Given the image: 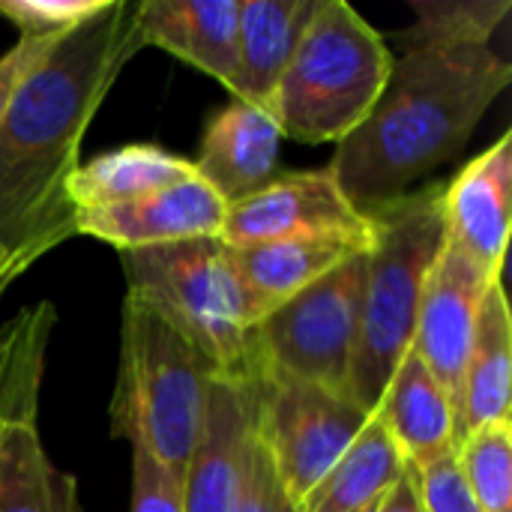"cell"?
I'll list each match as a JSON object with an SVG mask.
<instances>
[{
	"label": "cell",
	"instance_id": "ba28073f",
	"mask_svg": "<svg viewBox=\"0 0 512 512\" xmlns=\"http://www.w3.org/2000/svg\"><path fill=\"white\" fill-rule=\"evenodd\" d=\"M372 414L345 393L264 375L255 384V432L267 447L288 504L300 507L360 438Z\"/></svg>",
	"mask_w": 512,
	"mask_h": 512
},
{
	"label": "cell",
	"instance_id": "603a6c76",
	"mask_svg": "<svg viewBox=\"0 0 512 512\" xmlns=\"http://www.w3.org/2000/svg\"><path fill=\"white\" fill-rule=\"evenodd\" d=\"M57 312L51 303H36L0 324V423L36 414L45 351Z\"/></svg>",
	"mask_w": 512,
	"mask_h": 512
},
{
	"label": "cell",
	"instance_id": "f1b7e54d",
	"mask_svg": "<svg viewBox=\"0 0 512 512\" xmlns=\"http://www.w3.org/2000/svg\"><path fill=\"white\" fill-rule=\"evenodd\" d=\"M237 512H285V492L279 486L273 459L261 444L258 432H252Z\"/></svg>",
	"mask_w": 512,
	"mask_h": 512
},
{
	"label": "cell",
	"instance_id": "83f0119b",
	"mask_svg": "<svg viewBox=\"0 0 512 512\" xmlns=\"http://www.w3.org/2000/svg\"><path fill=\"white\" fill-rule=\"evenodd\" d=\"M132 512H183V480L132 450Z\"/></svg>",
	"mask_w": 512,
	"mask_h": 512
},
{
	"label": "cell",
	"instance_id": "4fadbf2b",
	"mask_svg": "<svg viewBox=\"0 0 512 512\" xmlns=\"http://www.w3.org/2000/svg\"><path fill=\"white\" fill-rule=\"evenodd\" d=\"M255 432V384L213 378L207 417L183 474V512H237Z\"/></svg>",
	"mask_w": 512,
	"mask_h": 512
},
{
	"label": "cell",
	"instance_id": "7a4b0ae2",
	"mask_svg": "<svg viewBox=\"0 0 512 512\" xmlns=\"http://www.w3.org/2000/svg\"><path fill=\"white\" fill-rule=\"evenodd\" d=\"M510 81L512 66L492 48H411L327 168L360 213L396 201L465 147Z\"/></svg>",
	"mask_w": 512,
	"mask_h": 512
},
{
	"label": "cell",
	"instance_id": "9a60e30c",
	"mask_svg": "<svg viewBox=\"0 0 512 512\" xmlns=\"http://www.w3.org/2000/svg\"><path fill=\"white\" fill-rule=\"evenodd\" d=\"M240 0H144L135 9L144 48H162L237 93Z\"/></svg>",
	"mask_w": 512,
	"mask_h": 512
},
{
	"label": "cell",
	"instance_id": "5b68a950",
	"mask_svg": "<svg viewBox=\"0 0 512 512\" xmlns=\"http://www.w3.org/2000/svg\"><path fill=\"white\" fill-rule=\"evenodd\" d=\"M213 372L204 357L150 306L123 300L120 369L111 432L183 480L198 447Z\"/></svg>",
	"mask_w": 512,
	"mask_h": 512
},
{
	"label": "cell",
	"instance_id": "1f68e13d",
	"mask_svg": "<svg viewBox=\"0 0 512 512\" xmlns=\"http://www.w3.org/2000/svg\"><path fill=\"white\" fill-rule=\"evenodd\" d=\"M12 282H15V279H12V276H9V273H6V270L0 267V297L6 294V288H9Z\"/></svg>",
	"mask_w": 512,
	"mask_h": 512
},
{
	"label": "cell",
	"instance_id": "44dd1931",
	"mask_svg": "<svg viewBox=\"0 0 512 512\" xmlns=\"http://www.w3.org/2000/svg\"><path fill=\"white\" fill-rule=\"evenodd\" d=\"M0 512H81L75 480L42 447L36 414L0 423Z\"/></svg>",
	"mask_w": 512,
	"mask_h": 512
},
{
	"label": "cell",
	"instance_id": "d4e9b609",
	"mask_svg": "<svg viewBox=\"0 0 512 512\" xmlns=\"http://www.w3.org/2000/svg\"><path fill=\"white\" fill-rule=\"evenodd\" d=\"M462 480L483 512H512V420L465 435L456 447Z\"/></svg>",
	"mask_w": 512,
	"mask_h": 512
},
{
	"label": "cell",
	"instance_id": "8fae6325",
	"mask_svg": "<svg viewBox=\"0 0 512 512\" xmlns=\"http://www.w3.org/2000/svg\"><path fill=\"white\" fill-rule=\"evenodd\" d=\"M225 213L228 204L198 174H192L189 180H180L129 204L78 210L75 234L102 240L117 252H132L219 237Z\"/></svg>",
	"mask_w": 512,
	"mask_h": 512
},
{
	"label": "cell",
	"instance_id": "484cf974",
	"mask_svg": "<svg viewBox=\"0 0 512 512\" xmlns=\"http://www.w3.org/2000/svg\"><path fill=\"white\" fill-rule=\"evenodd\" d=\"M111 0H0V15L18 27V36L63 39L93 21Z\"/></svg>",
	"mask_w": 512,
	"mask_h": 512
},
{
	"label": "cell",
	"instance_id": "3957f363",
	"mask_svg": "<svg viewBox=\"0 0 512 512\" xmlns=\"http://www.w3.org/2000/svg\"><path fill=\"white\" fill-rule=\"evenodd\" d=\"M444 183L408 192L369 210L375 237L366 252L360 333L348 375V399L375 414L381 393L411 351L420 297L444 249Z\"/></svg>",
	"mask_w": 512,
	"mask_h": 512
},
{
	"label": "cell",
	"instance_id": "4dcf8cb0",
	"mask_svg": "<svg viewBox=\"0 0 512 512\" xmlns=\"http://www.w3.org/2000/svg\"><path fill=\"white\" fill-rule=\"evenodd\" d=\"M372 512H426L423 510V498H420V483H417V471L408 468L402 474V480L384 495V501Z\"/></svg>",
	"mask_w": 512,
	"mask_h": 512
},
{
	"label": "cell",
	"instance_id": "7c38bea8",
	"mask_svg": "<svg viewBox=\"0 0 512 512\" xmlns=\"http://www.w3.org/2000/svg\"><path fill=\"white\" fill-rule=\"evenodd\" d=\"M447 243L462 249L489 276L501 279L512 225V135L504 132L444 183Z\"/></svg>",
	"mask_w": 512,
	"mask_h": 512
},
{
	"label": "cell",
	"instance_id": "52a82bcc",
	"mask_svg": "<svg viewBox=\"0 0 512 512\" xmlns=\"http://www.w3.org/2000/svg\"><path fill=\"white\" fill-rule=\"evenodd\" d=\"M363 282L366 255L342 264L261 318L255 327L261 378H297L348 396Z\"/></svg>",
	"mask_w": 512,
	"mask_h": 512
},
{
	"label": "cell",
	"instance_id": "cb8c5ba5",
	"mask_svg": "<svg viewBox=\"0 0 512 512\" xmlns=\"http://www.w3.org/2000/svg\"><path fill=\"white\" fill-rule=\"evenodd\" d=\"M411 48H489L512 12L510 0H414Z\"/></svg>",
	"mask_w": 512,
	"mask_h": 512
},
{
	"label": "cell",
	"instance_id": "7402d4cb",
	"mask_svg": "<svg viewBox=\"0 0 512 512\" xmlns=\"http://www.w3.org/2000/svg\"><path fill=\"white\" fill-rule=\"evenodd\" d=\"M408 471L399 447L378 414L366 423L348 453L297 507L300 512H372Z\"/></svg>",
	"mask_w": 512,
	"mask_h": 512
},
{
	"label": "cell",
	"instance_id": "d6986e66",
	"mask_svg": "<svg viewBox=\"0 0 512 512\" xmlns=\"http://www.w3.org/2000/svg\"><path fill=\"white\" fill-rule=\"evenodd\" d=\"M512 315L504 282H492L474 327V342L462 378V408H459V435H465L512 420Z\"/></svg>",
	"mask_w": 512,
	"mask_h": 512
},
{
	"label": "cell",
	"instance_id": "ffe728a7",
	"mask_svg": "<svg viewBox=\"0 0 512 512\" xmlns=\"http://www.w3.org/2000/svg\"><path fill=\"white\" fill-rule=\"evenodd\" d=\"M192 162L156 144H126L78 165L66 183V195L78 210L114 207L189 180Z\"/></svg>",
	"mask_w": 512,
	"mask_h": 512
},
{
	"label": "cell",
	"instance_id": "d6a6232c",
	"mask_svg": "<svg viewBox=\"0 0 512 512\" xmlns=\"http://www.w3.org/2000/svg\"><path fill=\"white\" fill-rule=\"evenodd\" d=\"M285 512H300L294 504H288V498H285Z\"/></svg>",
	"mask_w": 512,
	"mask_h": 512
},
{
	"label": "cell",
	"instance_id": "277c9868",
	"mask_svg": "<svg viewBox=\"0 0 512 512\" xmlns=\"http://www.w3.org/2000/svg\"><path fill=\"white\" fill-rule=\"evenodd\" d=\"M126 297L162 315L210 366L213 378L258 384V318L219 237L120 252Z\"/></svg>",
	"mask_w": 512,
	"mask_h": 512
},
{
	"label": "cell",
	"instance_id": "9c48e42d",
	"mask_svg": "<svg viewBox=\"0 0 512 512\" xmlns=\"http://www.w3.org/2000/svg\"><path fill=\"white\" fill-rule=\"evenodd\" d=\"M372 219L360 213L339 189L330 168L276 174L249 198L228 204L219 240L228 249H246L300 237H330L366 231Z\"/></svg>",
	"mask_w": 512,
	"mask_h": 512
},
{
	"label": "cell",
	"instance_id": "5bb4252c",
	"mask_svg": "<svg viewBox=\"0 0 512 512\" xmlns=\"http://www.w3.org/2000/svg\"><path fill=\"white\" fill-rule=\"evenodd\" d=\"M282 138L270 108L231 99L207 123L192 168L225 204H237L276 177Z\"/></svg>",
	"mask_w": 512,
	"mask_h": 512
},
{
	"label": "cell",
	"instance_id": "30bf717a",
	"mask_svg": "<svg viewBox=\"0 0 512 512\" xmlns=\"http://www.w3.org/2000/svg\"><path fill=\"white\" fill-rule=\"evenodd\" d=\"M498 282L477 261H471L462 249L444 240L438 252L423 297L417 309V327L411 348L444 387L453 411H456V435H459V408H462V378L474 342L477 312Z\"/></svg>",
	"mask_w": 512,
	"mask_h": 512
},
{
	"label": "cell",
	"instance_id": "e0dca14e",
	"mask_svg": "<svg viewBox=\"0 0 512 512\" xmlns=\"http://www.w3.org/2000/svg\"><path fill=\"white\" fill-rule=\"evenodd\" d=\"M375 414L414 471L456 453V411L414 348L390 375Z\"/></svg>",
	"mask_w": 512,
	"mask_h": 512
},
{
	"label": "cell",
	"instance_id": "ac0fdd59",
	"mask_svg": "<svg viewBox=\"0 0 512 512\" xmlns=\"http://www.w3.org/2000/svg\"><path fill=\"white\" fill-rule=\"evenodd\" d=\"M318 3L321 0H240L234 99L270 108Z\"/></svg>",
	"mask_w": 512,
	"mask_h": 512
},
{
	"label": "cell",
	"instance_id": "6da1fadb",
	"mask_svg": "<svg viewBox=\"0 0 512 512\" xmlns=\"http://www.w3.org/2000/svg\"><path fill=\"white\" fill-rule=\"evenodd\" d=\"M135 9L111 0L63 36L0 117V267L12 279L75 237L66 183L90 120L144 48Z\"/></svg>",
	"mask_w": 512,
	"mask_h": 512
},
{
	"label": "cell",
	"instance_id": "8992f818",
	"mask_svg": "<svg viewBox=\"0 0 512 512\" xmlns=\"http://www.w3.org/2000/svg\"><path fill=\"white\" fill-rule=\"evenodd\" d=\"M393 69L381 33L345 0H321L273 99L282 135L306 144L345 141L375 108Z\"/></svg>",
	"mask_w": 512,
	"mask_h": 512
},
{
	"label": "cell",
	"instance_id": "2e32d148",
	"mask_svg": "<svg viewBox=\"0 0 512 512\" xmlns=\"http://www.w3.org/2000/svg\"><path fill=\"white\" fill-rule=\"evenodd\" d=\"M369 216V213H366ZM375 228L357 234H330V237H300L261 243L246 249H231V261L240 273V282L249 294L255 318H267L285 300L315 285L327 273L369 252Z\"/></svg>",
	"mask_w": 512,
	"mask_h": 512
},
{
	"label": "cell",
	"instance_id": "f546056e",
	"mask_svg": "<svg viewBox=\"0 0 512 512\" xmlns=\"http://www.w3.org/2000/svg\"><path fill=\"white\" fill-rule=\"evenodd\" d=\"M60 39H30L18 36V42L0 57V117L18 96V90L27 84V78L48 60V54L57 48Z\"/></svg>",
	"mask_w": 512,
	"mask_h": 512
},
{
	"label": "cell",
	"instance_id": "4316f807",
	"mask_svg": "<svg viewBox=\"0 0 512 512\" xmlns=\"http://www.w3.org/2000/svg\"><path fill=\"white\" fill-rule=\"evenodd\" d=\"M417 483H420V498H423L426 512H483L462 480L456 453L432 462L429 468H420Z\"/></svg>",
	"mask_w": 512,
	"mask_h": 512
}]
</instances>
